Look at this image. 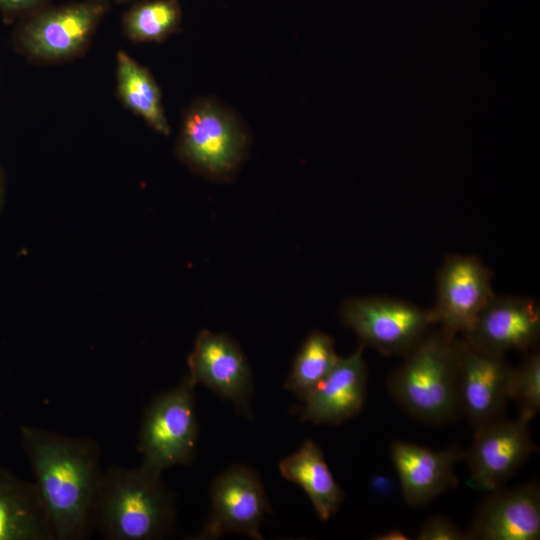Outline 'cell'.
I'll return each mask as SVG.
<instances>
[{"label":"cell","mask_w":540,"mask_h":540,"mask_svg":"<svg viewBox=\"0 0 540 540\" xmlns=\"http://www.w3.org/2000/svg\"><path fill=\"white\" fill-rule=\"evenodd\" d=\"M0 540H55L35 482L0 467Z\"/></svg>","instance_id":"e0dca14e"},{"label":"cell","mask_w":540,"mask_h":540,"mask_svg":"<svg viewBox=\"0 0 540 540\" xmlns=\"http://www.w3.org/2000/svg\"><path fill=\"white\" fill-rule=\"evenodd\" d=\"M528 424L520 417L502 418L475 429L473 443L464 451L472 485L492 491L516 473L536 450Z\"/></svg>","instance_id":"8fae6325"},{"label":"cell","mask_w":540,"mask_h":540,"mask_svg":"<svg viewBox=\"0 0 540 540\" xmlns=\"http://www.w3.org/2000/svg\"><path fill=\"white\" fill-rule=\"evenodd\" d=\"M281 475L306 492L319 518L328 520L342 501L343 491L334 479L321 449L307 440L279 463Z\"/></svg>","instance_id":"ac0fdd59"},{"label":"cell","mask_w":540,"mask_h":540,"mask_svg":"<svg viewBox=\"0 0 540 540\" xmlns=\"http://www.w3.org/2000/svg\"><path fill=\"white\" fill-rule=\"evenodd\" d=\"M210 495L211 513L197 539H216L228 532L263 539L259 528L269 505L256 473L231 466L214 480Z\"/></svg>","instance_id":"9c48e42d"},{"label":"cell","mask_w":540,"mask_h":540,"mask_svg":"<svg viewBox=\"0 0 540 540\" xmlns=\"http://www.w3.org/2000/svg\"><path fill=\"white\" fill-rule=\"evenodd\" d=\"M376 540H407L410 539L401 529L392 528L381 534L375 535Z\"/></svg>","instance_id":"d4e9b609"},{"label":"cell","mask_w":540,"mask_h":540,"mask_svg":"<svg viewBox=\"0 0 540 540\" xmlns=\"http://www.w3.org/2000/svg\"><path fill=\"white\" fill-rule=\"evenodd\" d=\"M104 11L99 0L39 11L19 29L17 45L35 60L73 58L89 43Z\"/></svg>","instance_id":"52a82bcc"},{"label":"cell","mask_w":540,"mask_h":540,"mask_svg":"<svg viewBox=\"0 0 540 540\" xmlns=\"http://www.w3.org/2000/svg\"><path fill=\"white\" fill-rule=\"evenodd\" d=\"M509 400L519 407L520 418L530 422L540 410V354L532 351L518 367H511Z\"/></svg>","instance_id":"7402d4cb"},{"label":"cell","mask_w":540,"mask_h":540,"mask_svg":"<svg viewBox=\"0 0 540 540\" xmlns=\"http://www.w3.org/2000/svg\"><path fill=\"white\" fill-rule=\"evenodd\" d=\"M340 315L364 346L383 355H405L437 324L432 309L380 296L348 298Z\"/></svg>","instance_id":"8992f818"},{"label":"cell","mask_w":540,"mask_h":540,"mask_svg":"<svg viewBox=\"0 0 540 540\" xmlns=\"http://www.w3.org/2000/svg\"><path fill=\"white\" fill-rule=\"evenodd\" d=\"M540 335V310L535 300L494 295L463 334L475 348L504 356L512 350L533 347Z\"/></svg>","instance_id":"4fadbf2b"},{"label":"cell","mask_w":540,"mask_h":540,"mask_svg":"<svg viewBox=\"0 0 540 540\" xmlns=\"http://www.w3.org/2000/svg\"><path fill=\"white\" fill-rule=\"evenodd\" d=\"M197 435L194 387L186 377L155 397L145 410L137 445L141 466L161 474L171 466L188 464L195 454Z\"/></svg>","instance_id":"277c9868"},{"label":"cell","mask_w":540,"mask_h":540,"mask_svg":"<svg viewBox=\"0 0 540 540\" xmlns=\"http://www.w3.org/2000/svg\"><path fill=\"white\" fill-rule=\"evenodd\" d=\"M180 22L176 0H147L126 13L123 29L135 42H162L179 28Z\"/></svg>","instance_id":"44dd1931"},{"label":"cell","mask_w":540,"mask_h":540,"mask_svg":"<svg viewBox=\"0 0 540 540\" xmlns=\"http://www.w3.org/2000/svg\"><path fill=\"white\" fill-rule=\"evenodd\" d=\"M117 91L128 109L157 132L169 134L159 86L149 70L124 51L117 54Z\"/></svg>","instance_id":"d6986e66"},{"label":"cell","mask_w":540,"mask_h":540,"mask_svg":"<svg viewBox=\"0 0 540 540\" xmlns=\"http://www.w3.org/2000/svg\"><path fill=\"white\" fill-rule=\"evenodd\" d=\"M3 197H4V181H3L2 171L0 169V208L3 203Z\"/></svg>","instance_id":"484cf974"},{"label":"cell","mask_w":540,"mask_h":540,"mask_svg":"<svg viewBox=\"0 0 540 540\" xmlns=\"http://www.w3.org/2000/svg\"><path fill=\"white\" fill-rule=\"evenodd\" d=\"M190 384H201L232 401L237 410L249 415L253 392L248 363L237 343L225 334L203 330L188 357Z\"/></svg>","instance_id":"7c38bea8"},{"label":"cell","mask_w":540,"mask_h":540,"mask_svg":"<svg viewBox=\"0 0 540 540\" xmlns=\"http://www.w3.org/2000/svg\"><path fill=\"white\" fill-rule=\"evenodd\" d=\"M338 358L330 335L320 331L310 333L294 359L285 388L303 401L331 371Z\"/></svg>","instance_id":"ffe728a7"},{"label":"cell","mask_w":540,"mask_h":540,"mask_svg":"<svg viewBox=\"0 0 540 540\" xmlns=\"http://www.w3.org/2000/svg\"><path fill=\"white\" fill-rule=\"evenodd\" d=\"M418 540H468V533L447 518L436 515L430 517L421 528Z\"/></svg>","instance_id":"603a6c76"},{"label":"cell","mask_w":540,"mask_h":540,"mask_svg":"<svg viewBox=\"0 0 540 540\" xmlns=\"http://www.w3.org/2000/svg\"><path fill=\"white\" fill-rule=\"evenodd\" d=\"M457 342L443 328L427 333L389 375L390 395L415 419L440 424L461 413Z\"/></svg>","instance_id":"3957f363"},{"label":"cell","mask_w":540,"mask_h":540,"mask_svg":"<svg viewBox=\"0 0 540 540\" xmlns=\"http://www.w3.org/2000/svg\"><path fill=\"white\" fill-rule=\"evenodd\" d=\"M20 437L55 539L86 538L103 475L98 444L31 425L21 427Z\"/></svg>","instance_id":"6da1fadb"},{"label":"cell","mask_w":540,"mask_h":540,"mask_svg":"<svg viewBox=\"0 0 540 540\" xmlns=\"http://www.w3.org/2000/svg\"><path fill=\"white\" fill-rule=\"evenodd\" d=\"M391 459L405 501L422 506L457 485L454 466L464 459V451L456 445L435 451L418 444L395 441L391 446Z\"/></svg>","instance_id":"2e32d148"},{"label":"cell","mask_w":540,"mask_h":540,"mask_svg":"<svg viewBox=\"0 0 540 540\" xmlns=\"http://www.w3.org/2000/svg\"><path fill=\"white\" fill-rule=\"evenodd\" d=\"M364 347L360 343L351 355L338 358L331 371L303 400L301 421L338 425L360 412L367 381Z\"/></svg>","instance_id":"9a60e30c"},{"label":"cell","mask_w":540,"mask_h":540,"mask_svg":"<svg viewBox=\"0 0 540 540\" xmlns=\"http://www.w3.org/2000/svg\"><path fill=\"white\" fill-rule=\"evenodd\" d=\"M246 146L243 126L218 102L199 101L186 113L178 153L199 173L216 180L230 178L244 158Z\"/></svg>","instance_id":"5b68a950"},{"label":"cell","mask_w":540,"mask_h":540,"mask_svg":"<svg viewBox=\"0 0 540 540\" xmlns=\"http://www.w3.org/2000/svg\"><path fill=\"white\" fill-rule=\"evenodd\" d=\"M174 503L161 474L142 466H110L103 472L93 527L108 540H153L166 536L174 522Z\"/></svg>","instance_id":"7a4b0ae2"},{"label":"cell","mask_w":540,"mask_h":540,"mask_svg":"<svg viewBox=\"0 0 540 540\" xmlns=\"http://www.w3.org/2000/svg\"><path fill=\"white\" fill-rule=\"evenodd\" d=\"M491 281V271L478 257L447 256L437 275L436 300L432 308L437 324L452 334H465L495 295Z\"/></svg>","instance_id":"ba28073f"},{"label":"cell","mask_w":540,"mask_h":540,"mask_svg":"<svg viewBox=\"0 0 540 540\" xmlns=\"http://www.w3.org/2000/svg\"><path fill=\"white\" fill-rule=\"evenodd\" d=\"M478 506L469 530V539L537 540L540 537V490L526 483L490 491Z\"/></svg>","instance_id":"5bb4252c"},{"label":"cell","mask_w":540,"mask_h":540,"mask_svg":"<svg viewBox=\"0 0 540 540\" xmlns=\"http://www.w3.org/2000/svg\"><path fill=\"white\" fill-rule=\"evenodd\" d=\"M460 411L476 428L503 418L511 366L504 356L481 351L458 338Z\"/></svg>","instance_id":"30bf717a"},{"label":"cell","mask_w":540,"mask_h":540,"mask_svg":"<svg viewBox=\"0 0 540 540\" xmlns=\"http://www.w3.org/2000/svg\"><path fill=\"white\" fill-rule=\"evenodd\" d=\"M47 0H0V11L4 15H16L41 7Z\"/></svg>","instance_id":"cb8c5ba5"}]
</instances>
